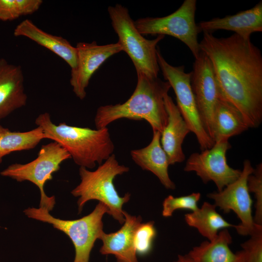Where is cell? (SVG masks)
Wrapping results in <instances>:
<instances>
[{"mask_svg": "<svg viewBox=\"0 0 262 262\" xmlns=\"http://www.w3.org/2000/svg\"><path fill=\"white\" fill-rule=\"evenodd\" d=\"M200 51L210 60L220 98L242 114L248 128L262 121V55L250 39L236 34L217 38L204 32Z\"/></svg>", "mask_w": 262, "mask_h": 262, "instance_id": "cell-1", "label": "cell"}, {"mask_svg": "<svg viewBox=\"0 0 262 262\" xmlns=\"http://www.w3.org/2000/svg\"><path fill=\"white\" fill-rule=\"evenodd\" d=\"M136 88L131 97L123 103L99 107L94 118L97 129L107 127L111 123L122 118L145 120L153 131L162 132L167 124L168 115L164 97L171 86L167 81L137 73Z\"/></svg>", "mask_w": 262, "mask_h": 262, "instance_id": "cell-2", "label": "cell"}, {"mask_svg": "<svg viewBox=\"0 0 262 262\" xmlns=\"http://www.w3.org/2000/svg\"><path fill=\"white\" fill-rule=\"evenodd\" d=\"M35 124L41 128L45 139L60 144L80 167L92 169L113 154L115 146L107 127L94 130L65 122L55 125L47 112L40 114Z\"/></svg>", "mask_w": 262, "mask_h": 262, "instance_id": "cell-3", "label": "cell"}, {"mask_svg": "<svg viewBox=\"0 0 262 262\" xmlns=\"http://www.w3.org/2000/svg\"><path fill=\"white\" fill-rule=\"evenodd\" d=\"M129 171V168L120 164L113 154L94 171L84 167L79 168L81 182L71 192L78 197L79 213H81L85 204L91 200H97L108 208V214L120 224L125 221L123 205L130 199L131 194L126 193L120 196L114 184V179Z\"/></svg>", "mask_w": 262, "mask_h": 262, "instance_id": "cell-4", "label": "cell"}, {"mask_svg": "<svg viewBox=\"0 0 262 262\" xmlns=\"http://www.w3.org/2000/svg\"><path fill=\"white\" fill-rule=\"evenodd\" d=\"M108 12L112 27L118 38L117 43L132 61L136 72L156 78L160 71L157 44L164 35L151 40L145 38L137 30L128 9L120 4L110 6Z\"/></svg>", "mask_w": 262, "mask_h": 262, "instance_id": "cell-5", "label": "cell"}, {"mask_svg": "<svg viewBox=\"0 0 262 262\" xmlns=\"http://www.w3.org/2000/svg\"><path fill=\"white\" fill-rule=\"evenodd\" d=\"M23 212L28 217L50 224L69 237L75 248L73 262H89L94 244L104 232L102 218L108 210L103 203L99 202L90 213L75 220L55 218L49 212L40 207L28 208Z\"/></svg>", "mask_w": 262, "mask_h": 262, "instance_id": "cell-6", "label": "cell"}, {"mask_svg": "<svg viewBox=\"0 0 262 262\" xmlns=\"http://www.w3.org/2000/svg\"><path fill=\"white\" fill-rule=\"evenodd\" d=\"M70 158L67 151L53 141L42 145L34 160L25 164H13L0 174L18 182L29 181L34 184L40 191L39 207L50 212L55 204V198L46 194L44 186L47 181L52 179V174L60 169L61 164Z\"/></svg>", "mask_w": 262, "mask_h": 262, "instance_id": "cell-7", "label": "cell"}, {"mask_svg": "<svg viewBox=\"0 0 262 262\" xmlns=\"http://www.w3.org/2000/svg\"><path fill=\"white\" fill-rule=\"evenodd\" d=\"M196 0H185L173 13L163 17L137 19L134 24L142 35H168L184 43L196 58L200 49L197 35L200 33L195 21Z\"/></svg>", "mask_w": 262, "mask_h": 262, "instance_id": "cell-8", "label": "cell"}, {"mask_svg": "<svg viewBox=\"0 0 262 262\" xmlns=\"http://www.w3.org/2000/svg\"><path fill=\"white\" fill-rule=\"evenodd\" d=\"M157 55L160 69L174 90L176 105L190 131L195 134L202 150L211 148L214 142L206 132L199 114L191 86L192 71L185 72L183 66H175L170 65L159 49Z\"/></svg>", "mask_w": 262, "mask_h": 262, "instance_id": "cell-9", "label": "cell"}, {"mask_svg": "<svg viewBox=\"0 0 262 262\" xmlns=\"http://www.w3.org/2000/svg\"><path fill=\"white\" fill-rule=\"evenodd\" d=\"M254 168L249 160L244 162L243 168L239 177L226 186L221 191L213 192L207 195L208 198L214 201V205L227 213L234 212L240 220V223L235 225V229L240 235L251 236L262 231V226L256 224L252 213V200L247 186L248 176Z\"/></svg>", "mask_w": 262, "mask_h": 262, "instance_id": "cell-10", "label": "cell"}, {"mask_svg": "<svg viewBox=\"0 0 262 262\" xmlns=\"http://www.w3.org/2000/svg\"><path fill=\"white\" fill-rule=\"evenodd\" d=\"M231 147L229 141L215 142L210 148L193 153L187 160L184 170L195 172L204 183L213 181L217 191L236 180L241 170L230 167L226 153Z\"/></svg>", "mask_w": 262, "mask_h": 262, "instance_id": "cell-11", "label": "cell"}, {"mask_svg": "<svg viewBox=\"0 0 262 262\" xmlns=\"http://www.w3.org/2000/svg\"><path fill=\"white\" fill-rule=\"evenodd\" d=\"M192 72L191 86L199 114L206 132L213 139V115L220 95L212 63L201 51L195 58Z\"/></svg>", "mask_w": 262, "mask_h": 262, "instance_id": "cell-12", "label": "cell"}, {"mask_svg": "<svg viewBox=\"0 0 262 262\" xmlns=\"http://www.w3.org/2000/svg\"><path fill=\"white\" fill-rule=\"evenodd\" d=\"M76 48L77 65L71 70L70 83L75 95L82 100L86 97V89L93 74L107 59L122 49L117 42L98 45L95 41L79 42Z\"/></svg>", "mask_w": 262, "mask_h": 262, "instance_id": "cell-13", "label": "cell"}, {"mask_svg": "<svg viewBox=\"0 0 262 262\" xmlns=\"http://www.w3.org/2000/svg\"><path fill=\"white\" fill-rule=\"evenodd\" d=\"M24 75L21 66L0 59V121L26 105Z\"/></svg>", "mask_w": 262, "mask_h": 262, "instance_id": "cell-14", "label": "cell"}, {"mask_svg": "<svg viewBox=\"0 0 262 262\" xmlns=\"http://www.w3.org/2000/svg\"><path fill=\"white\" fill-rule=\"evenodd\" d=\"M125 221L117 231L102 233L100 238L102 246L99 252L102 255L112 254L117 262H138L135 250L133 238L135 232L142 223L140 216L131 215L123 211Z\"/></svg>", "mask_w": 262, "mask_h": 262, "instance_id": "cell-15", "label": "cell"}, {"mask_svg": "<svg viewBox=\"0 0 262 262\" xmlns=\"http://www.w3.org/2000/svg\"><path fill=\"white\" fill-rule=\"evenodd\" d=\"M168 115L167 123L161 133V146L167 154L170 165L183 162L185 159L182 145L190 130L176 104L168 94L164 97Z\"/></svg>", "mask_w": 262, "mask_h": 262, "instance_id": "cell-16", "label": "cell"}, {"mask_svg": "<svg viewBox=\"0 0 262 262\" xmlns=\"http://www.w3.org/2000/svg\"><path fill=\"white\" fill-rule=\"evenodd\" d=\"M197 25L200 32L231 31L244 39H250L252 33L262 32V1L249 9L222 18L202 21Z\"/></svg>", "mask_w": 262, "mask_h": 262, "instance_id": "cell-17", "label": "cell"}, {"mask_svg": "<svg viewBox=\"0 0 262 262\" xmlns=\"http://www.w3.org/2000/svg\"><path fill=\"white\" fill-rule=\"evenodd\" d=\"M160 138L161 132L153 131L150 143L143 148L131 150L130 154L135 164L143 170L154 174L166 189L174 190L176 185L168 172V158L161 146Z\"/></svg>", "mask_w": 262, "mask_h": 262, "instance_id": "cell-18", "label": "cell"}, {"mask_svg": "<svg viewBox=\"0 0 262 262\" xmlns=\"http://www.w3.org/2000/svg\"><path fill=\"white\" fill-rule=\"evenodd\" d=\"M16 37L28 38L58 55L70 66L71 69L77 65V54L76 47L64 37L48 33L26 19L19 23L14 31Z\"/></svg>", "mask_w": 262, "mask_h": 262, "instance_id": "cell-19", "label": "cell"}, {"mask_svg": "<svg viewBox=\"0 0 262 262\" xmlns=\"http://www.w3.org/2000/svg\"><path fill=\"white\" fill-rule=\"evenodd\" d=\"M248 129L239 110L220 98L213 115V140L214 142L229 141L231 137L240 134Z\"/></svg>", "mask_w": 262, "mask_h": 262, "instance_id": "cell-20", "label": "cell"}, {"mask_svg": "<svg viewBox=\"0 0 262 262\" xmlns=\"http://www.w3.org/2000/svg\"><path fill=\"white\" fill-rule=\"evenodd\" d=\"M232 242L229 230L224 229L214 239L203 242L187 254L193 262H232L235 254L229 247Z\"/></svg>", "mask_w": 262, "mask_h": 262, "instance_id": "cell-21", "label": "cell"}, {"mask_svg": "<svg viewBox=\"0 0 262 262\" xmlns=\"http://www.w3.org/2000/svg\"><path fill=\"white\" fill-rule=\"evenodd\" d=\"M214 204L204 202L201 208L184 215L188 225L196 228L209 241L214 239L221 230L235 227L219 214Z\"/></svg>", "mask_w": 262, "mask_h": 262, "instance_id": "cell-22", "label": "cell"}, {"mask_svg": "<svg viewBox=\"0 0 262 262\" xmlns=\"http://www.w3.org/2000/svg\"><path fill=\"white\" fill-rule=\"evenodd\" d=\"M45 139L40 127L27 131H13L0 125V164L3 157L15 151L34 148Z\"/></svg>", "mask_w": 262, "mask_h": 262, "instance_id": "cell-23", "label": "cell"}, {"mask_svg": "<svg viewBox=\"0 0 262 262\" xmlns=\"http://www.w3.org/2000/svg\"><path fill=\"white\" fill-rule=\"evenodd\" d=\"M42 0H0V20L11 21L36 12Z\"/></svg>", "mask_w": 262, "mask_h": 262, "instance_id": "cell-24", "label": "cell"}, {"mask_svg": "<svg viewBox=\"0 0 262 262\" xmlns=\"http://www.w3.org/2000/svg\"><path fill=\"white\" fill-rule=\"evenodd\" d=\"M199 193H193L190 195L179 197L172 195L167 196L163 202L162 215L164 217H170L177 210H189L192 212L199 208L197 203L200 198Z\"/></svg>", "mask_w": 262, "mask_h": 262, "instance_id": "cell-25", "label": "cell"}, {"mask_svg": "<svg viewBox=\"0 0 262 262\" xmlns=\"http://www.w3.org/2000/svg\"><path fill=\"white\" fill-rule=\"evenodd\" d=\"M156 235L154 221L141 223L134 235L133 244L136 254L145 256L152 248L153 242Z\"/></svg>", "mask_w": 262, "mask_h": 262, "instance_id": "cell-26", "label": "cell"}, {"mask_svg": "<svg viewBox=\"0 0 262 262\" xmlns=\"http://www.w3.org/2000/svg\"><path fill=\"white\" fill-rule=\"evenodd\" d=\"M247 186L249 193H253L256 199L254 222L262 226V164L257 165L248 177Z\"/></svg>", "mask_w": 262, "mask_h": 262, "instance_id": "cell-27", "label": "cell"}, {"mask_svg": "<svg viewBox=\"0 0 262 262\" xmlns=\"http://www.w3.org/2000/svg\"><path fill=\"white\" fill-rule=\"evenodd\" d=\"M241 244L243 262H262V231Z\"/></svg>", "mask_w": 262, "mask_h": 262, "instance_id": "cell-28", "label": "cell"}, {"mask_svg": "<svg viewBox=\"0 0 262 262\" xmlns=\"http://www.w3.org/2000/svg\"><path fill=\"white\" fill-rule=\"evenodd\" d=\"M173 262H193L190 257L185 255H179L176 260Z\"/></svg>", "mask_w": 262, "mask_h": 262, "instance_id": "cell-29", "label": "cell"}]
</instances>
